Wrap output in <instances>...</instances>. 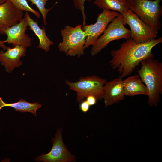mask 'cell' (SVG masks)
<instances>
[{
	"label": "cell",
	"mask_w": 162,
	"mask_h": 162,
	"mask_svg": "<svg viewBox=\"0 0 162 162\" xmlns=\"http://www.w3.org/2000/svg\"><path fill=\"white\" fill-rule=\"evenodd\" d=\"M92 0H74L75 8L81 11L83 19V26L86 25V16L84 12V4L86 1H91Z\"/></svg>",
	"instance_id": "obj_20"
},
{
	"label": "cell",
	"mask_w": 162,
	"mask_h": 162,
	"mask_svg": "<svg viewBox=\"0 0 162 162\" xmlns=\"http://www.w3.org/2000/svg\"><path fill=\"white\" fill-rule=\"evenodd\" d=\"M123 84L125 95L129 96L140 94L147 95V88L143 83L138 74L128 77L123 80Z\"/></svg>",
	"instance_id": "obj_14"
},
{
	"label": "cell",
	"mask_w": 162,
	"mask_h": 162,
	"mask_svg": "<svg viewBox=\"0 0 162 162\" xmlns=\"http://www.w3.org/2000/svg\"><path fill=\"white\" fill-rule=\"evenodd\" d=\"M86 100L90 106L94 105L96 104L97 100L94 96L90 95L86 97Z\"/></svg>",
	"instance_id": "obj_22"
},
{
	"label": "cell",
	"mask_w": 162,
	"mask_h": 162,
	"mask_svg": "<svg viewBox=\"0 0 162 162\" xmlns=\"http://www.w3.org/2000/svg\"><path fill=\"white\" fill-rule=\"evenodd\" d=\"M124 25L130 27L131 38L139 42H143L155 39L158 31L144 23L130 9L122 14Z\"/></svg>",
	"instance_id": "obj_7"
},
{
	"label": "cell",
	"mask_w": 162,
	"mask_h": 162,
	"mask_svg": "<svg viewBox=\"0 0 162 162\" xmlns=\"http://www.w3.org/2000/svg\"><path fill=\"white\" fill-rule=\"evenodd\" d=\"M80 105V110L84 113L87 112L90 109V106L86 100H83L82 101Z\"/></svg>",
	"instance_id": "obj_21"
},
{
	"label": "cell",
	"mask_w": 162,
	"mask_h": 162,
	"mask_svg": "<svg viewBox=\"0 0 162 162\" xmlns=\"http://www.w3.org/2000/svg\"><path fill=\"white\" fill-rule=\"evenodd\" d=\"M5 106L12 107L15 109L16 111L21 112H30L36 116V111L42 106V105L37 102L29 103L26 100L23 99H20L17 102L7 103L3 101L0 95V110Z\"/></svg>",
	"instance_id": "obj_16"
},
{
	"label": "cell",
	"mask_w": 162,
	"mask_h": 162,
	"mask_svg": "<svg viewBox=\"0 0 162 162\" xmlns=\"http://www.w3.org/2000/svg\"><path fill=\"white\" fill-rule=\"evenodd\" d=\"M94 4L100 9L115 11L121 14L129 9L126 0H95Z\"/></svg>",
	"instance_id": "obj_17"
},
{
	"label": "cell",
	"mask_w": 162,
	"mask_h": 162,
	"mask_svg": "<svg viewBox=\"0 0 162 162\" xmlns=\"http://www.w3.org/2000/svg\"><path fill=\"white\" fill-rule=\"evenodd\" d=\"M69 89L76 92V100L79 103L84 100L85 98L90 95L94 96L97 100L103 98L104 86L106 80L98 76L81 77L75 82L65 81Z\"/></svg>",
	"instance_id": "obj_5"
},
{
	"label": "cell",
	"mask_w": 162,
	"mask_h": 162,
	"mask_svg": "<svg viewBox=\"0 0 162 162\" xmlns=\"http://www.w3.org/2000/svg\"><path fill=\"white\" fill-rule=\"evenodd\" d=\"M26 48L20 46L12 47L7 46L6 52L3 50L0 51V63L4 66L7 72L11 73L16 68L22 65L21 58L26 56Z\"/></svg>",
	"instance_id": "obj_12"
},
{
	"label": "cell",
	"mask_w": 162,
	"mask_h": 162,
	"mask_svg": "<svg viewBox=\"0 0 162 162\" xmlns=\"http://www.w3.org/2000/svg\"><path fill=\"white\" fill-rule=\"evenodd\" d=\"M124 25L122 16L119 14L108 25L103 34L92 45L91 51L92 56L97 55L112 41L130 38V31Z\"/></svg>",
	"instance_id": "obj_6"
},
{
	"label": "cell",
	"mask_w": 162,
	"mask_h": 162,
	"mask_svg": "<svg viewBox=\"0 0 162 162\" xmlns=\"http://www.w3.org/2000/svg\"><path fill=\"white\" fill-rule=\"evenodd\" d=\"M122 78L119 77L108 82L104 86V95L105 107H107L118 103L124 99V92Z\"/></svg>",
	"instance_id": "obj_13"
},
{
	"label": "cell",
	"mask_w": 162,
	"mask_h": 162,
	"mask_svg": "<svg viewBox=\"0 0 162 162\" xmlns=\"http://www.w3.org/2000/svg\"><path fill=\"white\" fill-rule=\"evenodd\" d=\"M129 8L144 23L158 30L161 27L162 0H126Z\"/></svg>",
	"instance_id": "obj_4"
},
{
	"label": "cell",
	"mask_w": 162,
	"mask_h": 162,
	"mask_svg": "<svg viewBox=\"0 0 162 162\" xmlns=\"http://www.w3.org/2000/svg\"><path fill=\"white\" fill-rule=\"evenodd\" d=\"M28 24L25 16L18 23L8 28L5 31L7 38L3 41L4 43L12 44V47L20 46L26 48L32 45V39L26 33Z\"/></svg>",
	"instance_id": "obj_10"
},
{
	"label": "cell",
	"mask_w": 162,
	"mask_h": 162,
	"mask_svg": "<svg viewBox=\"0 0 162 162\" xmlns=\"http://www.w3.org/2000/svg\"><path fill=\"white\" fill-rule=\"evenodd\" d=\"M52 147L48 153L42 154L35 160L44 162H71L76 160V157L68 150L64 143L62 128L57 130L55 137L52 139Z\"/></svg>",
	"instance_id": "obj_8"
},
{
	"label": "cell",
	"mask_w": 162,
	"mask_h": 162,
	"mask_svg": "<svg viewBox=\"0 0 162 162\" xmlns=\"http://www.w3.org/2000/svg\"><path fill=\"white\" fill-rule=\"evenodd\" d=\"M25 16L28 21V29L32 31L39 39V45L37 48L41 49L47 52L50 46L54 44L47 36L45 28L42 26V28H40L37 21H35L31 17L28 12H26Z\"/></svg>",
	"instance_id": "obj_15"
},
{
	"label": "cell",
	"mask_w": 162,
	"mask_h": 162,
	"mask_svg": "<svg viewBox=\"0 0 162 162\" xmlns=\"http://www.w3.org/2000/svg\"><path fill=\"white\" fill-rule=\"evenodd\" d=\"M61 34L62 40L58 46L60 52H64L67 56H77L78 58L84 54L87 36L81 24L74 27L65 26L61 30Z\"/></svg>",
	"instance_id": "obj_3"
},
{
	"label": "cell",
	"mask_w": 162,
	"mask_h": 162,
	"mask_svg": "<svg viewBox=\"0 0 162 162\" xmlns=\"http://www.w3.org/2000/svg\"><path fill=\"white\" fill-rule=\"evenodd\" d=\"M7 0H0V5H1L5 2Z\"/></svg>",
	"instance_id": "obj_24"
},
{
	"label": "cell",
	"mask_w": 162,
	"mask_h": 162,
	"mask_svg": "<svg viewBox=\"0 0 162 162\" xmlns=\"http://www.w3.org/2000/svg\"><path fill=\"white\" fill-rule=\"evenodd\" d=\"M12 4L19 9L23 11L30 12L34 14L38 18L40 17V13L29 5L26 0H10Z\"/></svg>",
	"instance_id": "obj_19"
},
{
	"label": "cell",
	"mask_w": 162,
	"mask_h": 162,
	"mask_svg": "<svg viewBox=\"0 0 162 162\" xmlns=\"http://www.w3.org/2000/svg\"><path fill=\"white\" fill-rule=\"evenodd\" d=\"M7 46H6L3 41L0 40V48H2L3 50L5 51L6 50Z\"/></svg>",
	"instance_id": "obj_23"
},
{
	"label": "cell",
	"mask_w": 162,
	"mask_h": 162,
	"mask_svg": "<svg viewBox=\"0 0 162 162\" xmlns=\"http://www.w3.org/2000/svg\"><path fill=\"white\" fill-rule=\"evenodd\" d=\"M162 42V37L143 42L130 38L121 44L119 48L111 52L109 62L111 68L117 70L122 78L130 75L143 60L154 57L152 49Z\"/></svg>",
	"instance_id": "obj_1"
},
{
	"label": "cell",
	"mask_w": 162,
	"mask_h": 162,
	"mask_svg": "<svg viewBox=\"0 0 162 162\" xmlns=\"http://www.w3.org/2000/svg\"><path fill=\"white\" fill-rule=\"evenodd\" d=\"M31 2V5H35L38 9L39 12L42 16L44 24L47 25V16L49 12L53 7L47 9L45 8L47 2L49 0H27Z\"/></svg>",
	"instance_id": "obj_18"
},
{
	"label": "cell",
	"mask_w": 162,
	"mask_h": 162,
	"mask_svg": "<svg viewBox=\"0 0 162 162\" xmlns=\"http://www.w3.org/2000/svg\"><path fill=\"white\" fill-rule=\"evenodd\" d=\"M24 11L17 8L10 0L0 5V34L5 35L6 30L20 22Z\"/></svg>",
	"instance_id": "obj_11"
},
{
	"label": "cell",
	"mask_w": 162,
	"mask_h": 162,
	"mask_svg": "<svg viewBox=\"0 0 162 162\" xmlns=\"http://www.w3.org/2000/svg\"><path fill=\"white\" fill-rule=\"evenodd\" d=\"M140 64L138 73L147 88L148 105L151 107L157 106L162 94V63L154 57H150L142 61Z\"/></svg>",
	"instance_id": "obj_2"
},
{
	"label": "cell",
	"mask_w": 162,
	"mask_h": 162,
	"mask_svg": "<svg viewBox=\"0 0 162 162\" xmlns=\"http://www.w3.org/2000/svg\"><path fill=\"white\" fill-rule=\"evenodd\" d=\"M103 12L98 15L96 22L94 24L83 25L82 29L87 37L84 48L92 45L103 33L109 24L119 14L118 12L103 9Z\"/></svg>",
	"instance_id": "obj_9"
}]
</instances>
